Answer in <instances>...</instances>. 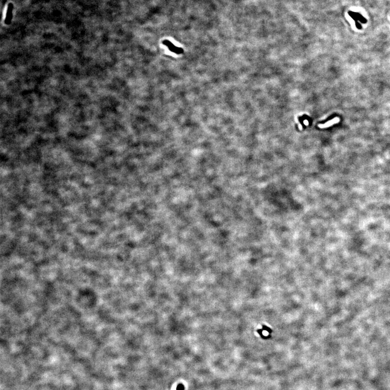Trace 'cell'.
I'll return each mask as SVG.
<instances>
[{"label": "cell", "instance_id": "1", "mask_svg": "<svg viewBox=\"0 0 390 390\" xmlns=\"http://www.w3.org/2000/svg\"><path fill=\"white\" fill-rule=\"evenodd\" d=\"M348 14L350 16V17H352L355 21L356 27L358 28H362V25L358 22V21H360L361 22L363 23H365L367 22L366 19L358 13H354L353 11H349Z\"/></svg>", "mask_w": 390, "mask_h": 390}, {"label": "cell", "instance_id": "2", "mask_svg": "<svg viewBox=\"0 0 390 390\" xmlns=\"http://www.w3.org/2000/svg\"><path fill=\"white\" fill-rule=\"evenodd\" d=\"M163 43L164 45L167 46V47L169 48V49L170 51L173 52L176 54H181L183 53V49L182 48L177 47L176 46L174 45L173 43L170 42L169 40H164L163 41Z\"/></svg>", "mask_w": 390, "mask_h": 390}, {"label": "cell", "instance_id": "3", "mask_svg": "<svg viewBox=\"0 0 390 390\" xmlns=\"http://www.w3.org/2000/svg\"><path fill=\"white\" fill-rule=\"evenodd\" d=\"M340 118L339 117H335L333 119H332L331 120H329L327 123L324 124H319L318 126L321 129H324V128H327V127H331L333 125L335 124L338 123H339Z\"/></svg>", "mask_w": 390, "mask_h": 390}, {"label": "cell", "instance_id": "4", "mask_svg": "<svg viewBox=\"0 0 390 390\" xmlns=\"http://www.w3.org/2000/svg\"><path fill=\"white\" fill-rule=\"evenodd\" d=\"M177 390H184V385L183 384H179L177 387Z\"/></svg>", "mask_w": 390, "mask_h": 390}, {"label": "cell", "instance_id": "5", "mask_svg": "<svg viewBox=\"0 0 390 390\" xmlns=\"http://www.w3.org/2000/svg\"><path fill=\"white\" fill-rule=\"evenodd\" d=\"M304 123H305V124L306 125H308V122H307V120H305V122H304Z\"/></svg>", "mask_w": 390, "mask_h": 390}]
</instances>
